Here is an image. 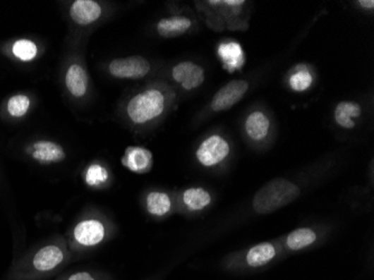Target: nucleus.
I'll return each mask as SVG.
<instances>
[{"mask_svg":"<svg viewBox=\"0 0 374 280\" xmlns=\"http://www.w3.org/2000/svg\"><path fill=\"white\" fill-rule=\"evenodd\" d=\"M301 195V188L286 178H275L258 190L253 207L258 214H269L293 203Z\"/></svg>","mask_w":374,"mask_h":280,"instance_id":"1","label":"nucleus"},{"mask_svg":"<svg viewBox=\"0 0 374 280\" xmlns=\"http://www.w3.org/2000/svg\"><path fill=\"white\" fill-rule=\"evenodd\" d=\"M165 109V95L157 89H148L135 95L127 104L128 117L138 125L159 117Z\"/></svg>","mask_w":374,"mask_h":280,"instance_id":"2","label":"nucleus"},{"mask_svg":"<svg viewBox=\"0 0 374 280\" xmlns=\"http://www.w3.org/2000/svg\"><path fill=\"white\" fill-rule=\"evenodd\" d=\"M109 71L118 79H141L150 71V64L143 56L123 57L112 61Z\"/></svg>","mask_w":374,"mask_h":280,"instance_id":"3","label":"nucleus"},{"mask_svg":"<svg viewBox=\"0 0 374 280\" xmlns=\"http://www.w3.org/2000/svg\"><path fill=\"white\" fill-rule=\"evenodd\" d=\"M230 152V145L223 137L215 136L206 138L196 152L198 161L206 167L215 166L224 161Z\"/></svg>","mask_w":374,"mask_h":280,"instance_id":"4","label":"nucleus"},{"mask_svg":"<svg viewBox=\"0 0 374 280\" xmlns=\"http://www.w3.org/2000/svg\"><path fill=\"white\" fill-rule=\"evenodd\" d=\"M249 90V82L244 80H234L215 93L211 102L213 111H225L238 104Z\"/></svg>","mask_w":374,"mask_h":280,"instance_id":"5","label":"nucleus"},{"mask_svg":"<svg viewBox=\"0 0 374 280\" xmlns=\"http://www.w3.org/2000/svg\"><path fill=\"white\" fill-rule=\"evenodd\" d=\"M171 75L177 83L184 87L185 90H194L200 87L205 79L203 68L188 61L177 64L173 68Z\"/></svg>","mask_w":374,"mask_h":280,"instance_id":"6","label":"nucleus"},{"mask_svg":"<svg viewBox=\"0 0 374 280\" xmlns=\"http://www.w3.org/2000/svg\"><path fill=\"white\" fill-rule=\"evenodd\" d=\"M122 165L137 174H145L152 167V154L147 148L131 146L126 150Z\"/></svg>","mask_w":374,"mask_h":280,"instance_id":"7","label":"nucleus"},{"mask_svg":"<svg viewBox=\"0 0 374 280\" xmlns=\"http://www.w3.org/2000/svg\"><path fill=\"white\" fill-rule=\"evenodd\" d=\"M74 238L82 245H95L104 238V226L98 220L82 221L74 229Z\"/></svg>","mask_w":374,"mask_h":280,"instance_id":"8","label":"nucleus"},{"mask_svg":"<svg viewBox=\"0 0 374 280\" xmlns=\"http://www.w3.org/2000/svg\"><path fill=\"white\" fill-rule=\"evenodd\" d=\"M217 54L220 56L223 66L229 72H234L241 68L244 64V53L238 42H223L219 45Z\"/></svg>","mask_w":374,"mask_h":280,"instance_id":"9","label":"nucleus"},{"mask_svg":"<svg viewBox=\"0 0 374 280\" xmlns=\"http://www.w3.org/2000/svg\"><path fill=\"white\" fill-rule=\"evenodd\" d=\"M70 14L76 24L89 25L101 16V7L93 0H76L71 6Z\"/></svg>","mask_w":374,"mask_h":280,"instance_id":"10","label":"nucleus"},{"mask_svg":"<svg viewBox=\"0 0 374 280\" xmlns=\"http://www.w3.org/2000/svg\"><path fill=\"white\" fill-rule=\"evenodd\" d=\"M244 128L249 138L255 142H260L268 136L270 120L265 112L253 111L246 119Z\"/></svg>","mask_w":374,"mask_h":280,"instance_id":"11","label":"nucleus"},{"mask_svg":"<svg viewBox=\"0 0 374 280\" xmlns=\"http://www.w3.org/2000/svg\"><path fill=\"white\" fill-rule=\"evenodd\" d=\"M362 114V108L356 101H341L334 111V119L342 128L353 129L356 127L354 119Z\"/></svg>","mask_w":374,"mask_h":280,"instance_id":"12","label":"nucleus"},{"mask_svg":"<svg viewBox=\"0 0 374 280\" xmlns=\"http://www.w3.org/2000/svg\"><path fill=\"white\" fill-rule=\"evenodd\" d=\"M64 259V255L60 248L56 245H47L42 248L41 250L34 257L33 264L38 272H49L59 266Z\"/></svg>","mask_w":374,"mask_h":280,"instance_id":"13","label":"nucleus"},{"mask_svg":"<svg viewBox=\"0 0 374 280\" xmlns=\"http://www.w3.org/2000/svg\"><path fill=\"white\" fill-rule=\"evenodd\" d=\"M32 155L43 164L57 163L66 158V152L60 145L52 142H38L33 145Z\"/></svg>","mask_w":374,"mask_h":280,"instance_id":"14","label":"nucleus"},{"mask_svg":"<svg viewBox=\"0 0 374 280\" xmlns=\"http://www.w3.org/2000/svg\"><path fill=\"white\" fill-rule=\"evenodd\" d=\"M192 26V20L185 16H171L159 20L157 25L158 34L162 37L171 38L186 33Z\"/></svg>","mask_w":374,"mask_h":280,"instance_id":"15","label":"nucleus"},{"mask_svg":"<svg viewBox=\"0 0 374 280\" xmlns=\"http://www.w3.org/2000/svg\"><path fill=\"white\" fill-rule=\"evenodd\" d=\"M66 87L71 95L81 98L88 90V75L85 68L79 64H73L68 68L66 76Z\"/></svg>","mask_w":374,"mask_h":280,"instance_id":"16","label":"nucleus"},{"mask_svg":"<svg viewBox=\"0 0 374 280\" xmlns=\"http://www.w3.org/2000/svg\"><path fill=\"white\" fill-rule=\"evenodd\" d=\"M275 256H276V249L272 243H259L250 249L247 255V262L250 267L257 268L272 262Z\"/></svg>","mask_w":374,"mask_h":280,"instance_id":"17","label":"nucleus"},{"mask_svg":"<svg viewBox=\"0 0 374 280\" xmlns=\"http://www.w3.org/2000/svg\"><path fill=\"white\" fill-rule=\"evenodd\" d=\"M316 233L312 229H297L287 237V245L290 250L297 251L308 247L316 241Z\"/></svg>","mask_w":374,"mask_h":280,"instance_id":"18","label":"nucleus"},{"mask_svg":"<svg viewBox=\"0 0 374 280\" xmlns=\"http://www.w3.org/2000/svg\"><path fill=\"white\" fill-rule=\"evenodd\" d=\"M184 203L188 209L193 211L204 209L211 203V195L203 188H194L185 190L183 195Z\"/></svg>","mask_w":374,"mask_h":280,"instance_id":"19","label":"nucleus"},{"mask_svg":"<svg viewBox=\"0 0 374 280\" xmlns=\"http://www.w3.org/2000/svg\"><path fill=\"white\" fill-rule=\"evenodd\" d=\"M171 207L169 196L163 192H152L147 196V209L150 214L163 217Z\"/></svg>","mask_w":374,"mask_h":280,"instance_id":"20","label":"nucleus"},{"mask_svg":"<svg viewBox=\"0 0 374 280\" xmlns=\"http://www.w3.org/2000/svg\"><path fill=\"white\" fill-rule=\"evenodd\" d=\"M313 85V75L305 68H298L289 78V85L296 92H304Z\"/></svg>","mask_w":374,"mask_h":280,"instance_id":"21","label":"nucleus"},{"mask_svg":"<svg viewBox=\"0 0 374 280\" xmlns=\"http://www.w3.org/2000/svg\"><path fill=\"white\" fill-rule=\"evenodd\" d=\"M30 104V101L28 95H17L9 99L7 108L13 117H22L28 111Z\"/></svg>","mask_w":374,"mask_h":280,"instance_id":"22","label":"nucleus"},{"mask_svg":"<svg viewBox=\"0 0 374 280\" xmlns=\"http://www.w3.org/2000/svg\"><path fill=\"white\" fill-rule=\"evenodd\" d=\"M108 171L99 164H93L88 169L85 182L89 186H99L108 181Z\"/></svg>","mask_w":374,"mask_h":280,"instance_id":"23","label":"nucleus"},{"mask_svg":"<svg viewBox=\"0 0 374 280\" xmlns=\"http://www.w3.org/2000/svg\"><path fill=\"white\" fill-rule=\"evenodd\" d=\"M13 52L18 59L23 61L33 60L34 57L37 54V47L33 42L28 41V39H20L15 43L13 47Z\"/></svg>","mask_w":374,"mask_h":280,"instance_id":"24","label":"nucleus"},{"mask_svg":"<svg viewBox=\"0 0 374 280\" xmlns=\"http://www.w3.org/2000/svg\"><path fill=\"white\" fill-rule=\"evenodd\" d=\"M68 280H95V278L88 272H78V274L71 276Z\"/></svg>","mask_w":374,"mask_h":280,"instance_id":"25","label":"nucleus"},{"mask_svg":"<svg viewBox=\"0 0 374 280\" xmlns=\"http://www.w3.org/2000/svg\"><path fill=\"white\" fill-rule=\"evenodd\" d=\"M358 4L362 7V8L369 9V11H373L374 9L373 0H369V1H368V0H360Z\"/></svg>","mask_w":374,"mask_h":280,"instance_id":"26","label":"nucleus"}]
</instances>
